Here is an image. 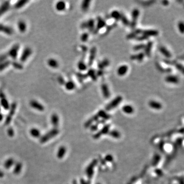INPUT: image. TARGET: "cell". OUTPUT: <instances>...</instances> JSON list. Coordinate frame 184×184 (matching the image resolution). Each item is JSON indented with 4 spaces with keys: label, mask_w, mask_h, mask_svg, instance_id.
Returning <instances> with one entry per match:
<instances>
[{
    "label": "cell",
    "mask_w": 184,
    "mask_h": 184,
    "mask_svg": "<svg viewBox=\"0 0 184 184\" xmlns=\"http://www.w3.org/2000/svg\"><path fill=\"white\" fill-rule=\"evenodd\" d=\"M65 3L63 1H59L58 2L55 6L56 9L58 11H62L65 9Z\"/></svg>",
    "instance_id": "24"
},
{
    "label": "cell",
    "mask_w": 184,
    "mask_h": 184,
    "mask_svg": "<svg viewBox=\"0 0 184 184\" xmlns=\"http://www.w3.org/2000/svg\"><path fill=\"white\" fill-rule=\"evenodd\" d=\"M19 49H20L19 45H18V44L14 45L13 47H12V48L8 51V52L7 53L8 56H10L13 60L16 59V57H17L18 54Z\"/></svg>",
    "instance_id": "2"
},
{
    "label": "cell",
    "mask_w": 184,
    "mask_h": 184,
    "mask_svg": "<svg viewBox=\"0 0 184 184\" xmlns=\"http://www.w3.org/2000/svg\"><path fill=\"white\" fill-rule=\"evenodd\" d=\"M142 34L149 38V36H156L159 34V32L156 30H142Z\"/></svg>",
    "instance_id": "10"
},
{
    "label": "cell",
    "mask_w": 184,
    "mask_h": 184,
    "mask_svg": "<svg viewBox=\"0 0 184 184\" xmlns=\"http://www.w3.org/2000/svg\"><path fill=\"white\" fill-rule=\"evenodd\" d=\"M78 68L80 71H85L87 69V66L83 61H80L78 63Z\"/></svg>",
    "instance_id": "39"
},
{
    "label": "cell",
    "mask_w": 184,
    "mask_h": 184,
    "mask_svg": "<svg viewBox=\"0 0 184 184\" xmlns=\"http://www.w3.org/2000/svg\"><path fill=\"white\" fill-rule=\"evenodd\" d=\"M47 63L49 66L52 68H57L59 65L58 61L53 58H50L48 59Z\"/></svg>",
    "instance_id": "20"
},
{
    "label": "cell",
    "mask_w": 184,
    "mask_h": 184,
    "mask_svg": "<svg viewBox=\"0 0 184 184\" xmlns=\"http://www.w3.org/2000/svg\"><path fill=\"white\" fill-rule=\"evenodd\" d=\"M3 175H4L3 172L2 171L0 170V177H2L3 176Z\"/></svg>",
    "instance_id": "58"
},
{
    "label": "cell",
    "mask_w": 184,
    "mask_h": 184,
    "mask_svg": "<svg viewBox=\"0 0 184 184\" xmlns=\"http://www.w3.org/2000/svg\"><path fill=\"white\" fill-rule=\"evenodd\" d=\"M81 28H82L83 29H84L86 28H87V22H83V23L81 24Z\"/></svg>",
    "instance_id": "52"
},
{
    "label": "cell",
    "mask_w": 184,
    "mask_h": 184,
    "mask_svg": "<svg viewBox=\"0 0 184 184\" xmlns=\"http://www.w3.org/2000/svg\"><path fill=\"white\" fill-rule=\"evenodd\" d=\"M88 39H89V34L87 32L83 33V34L81 35V38H80L81 41L83 42H87Z\"/></svg>",
    "instance_id": "44"
},
{
    "label": "cell",
    "mask_w": 184,
    "mask_h": 184,
    "mask_svg": "<svg viewBox=\"0 0 184 184\" xmlns=\"http://www.w3.org/2000/svg\"><path fill=\"white\" fill-rule=\"evenodd\" d=\"M30 105L31 107L39 111L43 112L45 110V107L44 105L41 103H40L39 102L37 101L36 100H31L30 102Z\"/></svg>",
    "instance_id": "6"
},
{
    "label": "cell",
    "mask_w": 184,
    "mask_h": 184,
    "mask_svg": "<svg viewBox=\"0 0 184 184\" xmlns=\"http://www.w3.org/2000/svg\"><path fill=\"white\" fill-rule=\"evenodd\" d=\"M18 26L19 31L22 32L24 33L26 31L27 29V25L26 23L23 21H20L19 22L18 24Z\"/></svg>",
    "instance_id": "25"
},
{
    "label": "cell",
    "mask_w": 184,
    "mask_h": 184,
    "mask_svg": "<svg viewBox=\"0 0 184 184\" xmlns=\"http://www.w3.org/2000/svg\"><path fill=\"white\" fill-rule=\"evenodd\" d=\"M162 4H163V5H165V6L168 5V4H169V2L167 1H164L162 2Z\"/></svg>",
    "instance_id": "55"
},
{
    "label": "cell",
    "mask_w": 184,
    "mask_h": 184,
    "mask_svg": "<svg viewBox=\"0 0 184 184\" xmlns=\"http://www.w3.org/2000/svg\"><path fill=\"white\" fill-rule=\"evenodd\" d=\"M14 160L12 158H9L5 162L4 166L6 169H8L11 168V167L14 165Z\"/></svg>",
    "instance_id": "29"
},
{
    "label": "cell",
    "mask_w": 184,
    "mask_h": 184,
    "mask_svg": "<svg viewBox=\"0 0 184 184\" xmlns=\"http://www.w3.org/2000/svg\"><path fill=\"white\" fill-rule=\"evenodd\" d=\"M0 32H3L7 35H11L13 34V30L9 26L0 24Z\"/></svg>",
    "instance_id": "8"
},
{
    "label": "cell",
    "mask_w": 184,
    "mask_h": 184,
    "mask_svg": "<svg viewBox=\"0 0 184 184\" xmlns=\"http://www.w3.org/2000/svg\"><path fill=\"white\" fill-rule=\"evenodd\" d=\"M87 28L90 31H93L94 30L95 27V21L93 19H90L88 22H87Z\"/></svg>",
    "instance_id": "33"
},
{
    "label": "cell",
    "mask_w": 184,
    "mask_h": 184,
    "mask_svg": "<svg viewBox=\"0 0 184 184\" xmlns=\"http://www.w3.org/2000/svg\"><path fill=\"white\" fill-rule=\"evenodd\" d=\"M153 45V43L152 42H148L145 47V54L148 57H150V55H151Z\"/></svg>",
    "instance_id": "14"
},
{
    "label": "cell",
    "mask_w": 184,
    "mask_h": 184,
    "mask_svg": "<svg viewBox=\"0 0 184 184\" xmlns=\"http://www.w3.org/2000/svg\"><path fill=\"white\" fill-rule=\"evenodd\" d=\"M12 64L13 65V66H14V67L15 68V69H19V70H21L23 69V65L22 64L18 62H15V61H13L12 63Z\"/></svg>",
    "instance_id": "43"
},
{
    "label": "cell",
    "mask_w": 184,
    "mask_h": 184,
    "mask_svg": "<svg viewBox=\"0 0 184 184\" xmlns=\"http://www.w3.org/2000/svg\"><path fill=\"white\" fill-rule=\"evenodd\" d=\"M140 15V11L137 8H135L132 11V21L130 24L131 28H135L137 25V20Z\"/></svg>",
    "instance_id": "3"
},
{
    "label": "cell",
    "mask_w": 184,
    "mask_h": 184,
    "mask_svg": "<svg viewBox=\"0 0 184 184\" xmlns=\"http://www.w3.org/2000/svg\"><path fill=\"white\" fill-rule=\"evenodd\" d=\"M149 38H148L147 36H145L144 35H142L141 36H137L136 38V39L138 40V41H144V40H147Z\"/></svg>",
    "instance_id": "48"
},
{
    "label": "cell",
    "mask_w": 184,
    "mask_h": 184,
    "mask_svg": "<svg viewBox=\"0 0 184 184\" xmlns=\"http://www.w3.org/2000/svg\"><path fill=\"white\" fill-rule=\"evenodd\" d=\"M8 55L7 54H3L0 56V62H2L6 60L7 58L8 57Z\"/></svg>",
    "instance_id": "47"
},
{
    "label": "cell",
    "mask_w": 184,
    "mask_h": 184,
    "mask_svg": "<svg viewBox=\"0 0 184 184\" xmlns=\"http://www.w3.org/2000/svg\"><path fill=\"white\" fill-rule=\"evenodd\" d=\"M122 100V97L121 96H117L106 106V109L108 111L116 107L117 105L120 104Z\"/></svg>",
    "instance_id": "4"
},
{
    "label": "cell",
    "mask_w": 184,
    "mask_h": 184,
    "mask_svg": "<svg viewBox=\"0 0 184 184\" xmlns=\"http://www.w3.org/2000/svg\"><path fill=\"white\" fill-rule=\"evenodd\" d=\"M15 108H16V105H15V103H14V104H13V105L11 106V111H10V114H9L10 115L8 116L7 117V120H6V122H9L10 121V120L11 119L10 118H11V117L13 116V114L14 113V111L15 109Z\"/></svg>",
    "instance_id": "40"
},
{
    "label": "cell",
    "mask_w": 184,
    "mask_h": 184,
    "mask_svg": "<svg viewBox=\"0 0 184 184\" xmlns=\"http://www.w3.org/2000/svg\"><path fill=\"white\" fill-rule=\"evenodd\" d=\"M32 51L31 48L29 47L26 48L22 54V55L20 58V60L21 62H25L28 58L30 56V55L32 54Z\"/></svg>",
    "instance_id": "5"
},
{
    "label": "cell",
    "mask_w": 184,
    "mask_h": 184,
    "mask_svg": "<svg viewBox=\"0 0 184 184\" xmlns=\"http://www.w3.org/2000/svg\"><path fill=\"white\" fill-rule=\"evenodd\" d=\"M111 17L116 20V21H119L120 20L121 18V13L117 10H114L112 12L111 14Z\"/></svg>",
    "instance_id": "32"
},
{
    "label": "cell",
    "mask_w": 184,
    "mask_h": 184,
    "mask_svg": "<svg viewBox=\"0 0 184 184\" xmlns=\"http://www.w3.org/2000/svg\"><path fill=\"white\" fill-rule=\"evenodd\" d=\"M103 71L102 70H99L97 72V75L99 76H101L103 74Z\"/></svg>",
    "instance_id": "54"
},
{
    "label": "cell",
    "mask_w": 184,
    "mask_h": 184,
    "mask_svg": "<svg viewBox=\"0 0 184 184\" xmlns=\"http://www.w3.org/2000/svg\"><path fill=\"white\" fill-rule=\"evenodd\" d=\"M30 133L31 136L34 138H38L41 137V131L36 128H31L30 130Z\"/></svg>",
    "instance_id": "17"
},
{
    "label": "cell",
    "mask_w": 184,
    "mask_h": 184,
    "mask_svg": "<svg viewBox=\"0 0 184 184\" xmlns=\"http://www.w3.org/2000/svg\"><path fill=\"white\" fill-rule=\"evenodd\" d=\"M22 168H23V165L21 163L18 162L16 163L14 166V168L13 169L14 174L16 175L19 174L22 171Z\"/></svg>",
    "instance_id": "19"
},
{
    "label": "cell",
    "mask_w": 184,
    "mask_h": 184,
    "mask_svg": "<svg viewBox=\"0 0 184 184\" xmlns=\"http://www.w3.org/2000/svg\"><path fill=\"white\" fill-rule=\"evenodd\" d=\"M7 133H8V135L9 137H12L14 136V132L13 129L11 128H9L7 130Z\"/></svg>",
    "instance_id": "45"
},
{
    "label": "cell",
    "mask_w": 184,
    "mask_h": 184,
    "mask_svg": "<svg viewBox=\"0 0 184 184\" xmlns=\"http://www.w3.org/2000/svg\"><path fill=\"white\" fill-rule=\"evenodd\" d=\"M3 118H4V116L2 113H0V122H1L3 120Z\"/></svg>",
    "instance_id": "56"
},
{
    "label": "cell",
    "mask_w": 184,
    "mask_h": 184,
    "mask_svg": "<svg viewBox=\"0 0 184 184\" xmlns=\"http://www.w3.org/2000/svg\"><path fill=\"white\" fill-rule=\"evenodd\" d=\"M120 20L122 22V23L126 26H128L130 25V23L129 21H128V20L127 19V18L126 17V16L123 14V13H121V18H120Z\"/></svg>",
    "instance_id": "38"
},
{
    "label": "cell",
    "mask_w": 184,
    "mask_h": 184,
    "mask_svg": "<svg viewBox=\"0 0 184 184\" xmlns=\"http://www.w3.org/2000/svg\"><path fill=\"white\" fill-rule=\"evenodd\" d=\"M99 115H100V116H101V117H104V118H108V115H107V114H106L104 111H100L99 112Z\"/></svg>",
    "instance_id": "46"
},
{
    "label": "cell",
    "mask_w": 184,
    "mask_h": 184,
    "mask_svg": "<svg viewBox=\"0 0 184 184\" xmlns=\"http://www.w3.org/2000/svg\"><path fill=\"white\" fill-rule=\"evenodd\" d=\"M65 88L68 91H71L75 89V83L72 81H68L65 83Z\"/></svg>",
    "instance_id": "31"
},
{
    "label": "cell",
    "mask_w": 184,
    "mask_h": 184,
    "mask_svg": "<svg viewBox=\"0 0 184 184\" xmlns=\"http://www.w3.org/2000/svg\"><path fill=\"white\" fill-rule=\"evenodd\" d=\"M109 64V61L107 59H104L102 61L99 62L98 64V67L99 68V69L100 70H102L106 67V66H107Z\"/></svg>",
    "instance_id": "28"
},
{
    "label": "cell",
    "mask_w": 184,
    "mask_h": 184,
    "mask_svg": "<svg viewBox=\"0 0 184 184\" xmlns=\"http://www.w3.org/2000/svg\"><path fill=\"white\" fill-rule=\"evenodd\" d=\"M176 68L179 70H180V71H182V70L183 69V66H182V65H181V64H177L176 65Z\"/></svg>",
    "instance_id": "53"
},
{
    "label": "cell",
    "mask_w": 184,
    "mask_h": 184,
    "mask_svg": "<svg viewBox=\"0 0 184 184\" xmlns=\"http://www.w3.org/2000/svg\"><path fill=\"white\" fill-rule=\"evenodd\" d=\"M28 2H29V1H26V0H22V1H19L15 4L14 7L16 9H20V8L23 7V6H24Z\"/></svg>",
    "instance_id": "35"
},
{
    "label": "cell",
    "mask_w": 184,
    "mask_h": 184,
    "mask_svg": "<svg viewBox=\"0 0 184 184\" xmlns=\"http://www.w3.org/2000/svg\"><path fill=\"white\" fill-rule=\"evenodd\" d=\"M1 105L6 110H8L10 108V105L8 103V100L6 99L5 97H3L1 99Z\"/></svg>",
    "instance_id": "26"
},
{
    "label": "cell",
    "mask_w": 184,
    "mask_h": 184,
    "mask_svg": "<svg viewBox=\"0 0 184 184\" xmlns=\"http://www.w3.org/2000/svg\"><path fill=\"white\" fill-rule=\"evenodd\" d=\"M117 26V24L116 23H115V24H113L112 25H111V26H108L107 27V32H109V31H110L112 29H113L114 27H115L116 26Z\"/></svg>",
    "instance_id": "51"
},
{
    "label": "cell",
    "mask_w": 184,
    "mask_h": 184,
    "mask_svg": "<svg viewBox=\"0 0 184 184\" xmlns=\"http://www.w3.org/2000/svg\"><path fill=\"white\" fill-rule=\"evenodd\" d=\"M177 28L179 32L181 34H184V22L180 21L177 24Z\"/></svg>",
    "instance_id": "41"
},
{
    "label": "cell",
    "mask_w": 184,
    "mask_h": 184,
    "mask_svg": "<svg viewBox=\"0 0 184 184\" xmlns=\"http://www.w3.org/2000/svg\"><path fill=\"white\" fill-rule=\"evenodd\" d=\"M145 47V44H140L137 45L133 47V50H134V51H139V50H142V49H144Z\"/></svg>",
    "instance_id": "42"
},
{
    "label": "cell",
    "mask_w": 184,
    "mask_h": 184,
    "mask_svg": "<svg viewBox=\"0 0 184 184\" xmlns=\"http://www.w3.org/2000/svg\"><path fill=\"white\" fill-rule=\"evenodd\" d=\"M149 105L150 106V107L156 109H160L162 107V105L160 103L154 101V100H151V101H150L149 102Z\"/></svg>",
    "instance_id": "18"
},
{
    "label": "cell",
    "mask_w": 184,
    "mask_h": 184,
    "mask_svg": "<svg viewBox=\"0 0 184 184\" xmlns=\"http://www.w3.org/2000/svg\"><path fill=\"white\" fill-rule=\"evenodd\" d=\"M81 48H82V49H83V50H84V51H86L87 50V47L86 46H82V47H81Z\"/></svg>",
    "instance_id": "57"
},
{
    "label": "cell",
    "mask_w": 184,
    "mask_h": 184,
    "mask_svg": "<svg viewBox=\"0 0 184 184\" xmlns=\"http://www.w3.org/2000/svg\"><path fill=\"white\" fill-rule=\"evenodd\" d=\"M91 3V1L90 0H85V1H83L81 5V8L82 11H87L89 9V8L90 7V4Z\"/></svg>",
    "instance_id": "27"
},
{
    "label": "cell",
    "mask_w": 184,
    "mask_h": 184,
    "mask_svg": "<svg viewBox=\"0 0 184 184\" xmlns=\"http://www.w3.org/2000/svg\"><path fill=\"white\" fill-rule=\"evenodd\" d=\"M87 75L88 76L92 78V79L94 81H96L97 79L95 71L93 69H90L89 70V71H88V73H87Z\"/></svg>",
    "instance_id": "36"
},
{
    "label": "cell",
    "mask_w": 184,
    "mask_h": 184,
    "mask_svg": "<svg viewBox=\"0 0 184 184\" xmlns=\"http://www.w3.org/2000/svg\"><path fill=\"white\" fill-rule=\"evenodd\" d=\"M165 81L170 83H173V84H176L179 82V79L177 76L174 75H168L166 77Z\"/></svg>",
    "instance_id": "12"
},
{
    "label": "cell",
    "mask_w": 184,
    "mask_h": 184,
    "mask_svg": "<svg viewBox=\"0 0 184 184\" xmlns=\"http://www.w3.org/2000/svg\"><path fill=\"white\" fill-rule=\"evenodd\" d=\"M101 91L103 96L105 98L107 99L109 97L110 92L106 84H105V83H103V84L101 85Z\"/></svg>",
    "instance_id": "15"
},
{
    "label": "cell",
    "mask_w": 184,
    "mask_h": 184,
    "mask_svg": "<svg viewBox=\"0 0 184 184\" xmlns=\"http://www.w3.org/2000/svg\"><path fill=\"white\" fill-rule=\"evenodd\" d=\"M96 52H97V49L95 47H93L91 49L90 56H89V61H88V65L89 66L92 65V64L93 63L94 60L95 59Z\"/></svg>",
    "instance_id": "7"
},
{
    "label": "cell",
    "mask_w": 184,
    "mask_h": 184,
    "mask_svg": "<svg viewBox=\"0 0 184 184\" xmlns=\"http://www.w3.org/2000/svg\"><path fill=\"white\" fill-rule=\"evenodd\" d=\"M10 8V3L8 1L4 2L0 6V17L5 13Z\"/></svg>",
    "instance_id": "11"
},
{
    "label": "cell",
    "mask_w": 184,
    "mask_h": 184,
    "mask_svg": "<svg viewBox=\"0 0 184 184\" xmlns=\"http://www.w3.org/2000/svg\"><path fill=\"white\" fill-rule=\"evenodd\" d=\"M142 31V30L140 29H136L135 31H133V32H132L130 33H129V34H128L126 36V39L128 40L133 39L135 38L136 39V38L138 36V35L140 33H141Z\"/></svg>",
    "instance_id": "13"
},
{
    "label": "cell",
    "mask_w": 184,
    "mask_h": 184,
    "mask_svg": "<svg viewBox=\"0 0 184 184\" xmlns=\"http://www.w3.org/2000/svg\"><path fill=\"white\" fill-rule=\"evenodd\" d=\"M182 74H184V68H183V69L182 70Z\"/></svg>",
    "instance_id": "59"
},
{
    "label": "cell",
    "mask_w": 184,
    "mask_h": 184,
    "mask_svg": "<svg viewBox=\"0 0 184 184\" xmlns=\"http://www.w3.org/2000/svg\"><path fill=\"white\" fill-rule=\"evenodd\" d=\"M122 109L124 112L127 114H132L133 112V108L129 105H126L123 106Z\"/></svg>",
    "instance_id": "37"
},
{
    "label": "cell",
    "mask_w": 184,
    "mask_h": 184,
    "mask_svg": "<svg viewBox=\"0 0 184 184\" xmlns=\"http://www.w3.org/2000/svg\"><path fill=\"white\" fill-rule=\"evenodd\" d=\"M65 153H66V149L65 148V147L64 146L60 147L59 148L57 154V158L59 159L62 158L64 157Z\"/></svg>",
    "instance_id": "30"
},
{
    "label": "cell",
    "mask_w": 184,
    "mask_h": 184,
    "mask_svg": "<svg viewBox=\"0 0 184 184\" xmlns=\"http://www.w3.org/2000/svg\"><path fill=\"white\" fill-rule=\"evenodd\" d=\"M58 82L60 83V85H64V84H65V83L63 78L61 76H59L58 77Z\"/></svg>",
    "instance_id": "50"
},
{
    "label": "cell",
    "mask_w": 184,
    "mask_h": 184,
    "mask_svg": "<svg viewBox=\"0 0 184 184\" xmlns=\"http://www.w3.org/2000/svg\"><path fill=\"white\" fill-rule=\"evenodd\" d=\"M105 25H106L105 22L101 18H100L99 16V17L97 18V24L96 26V29H94V32L96 34L99 30L104 27Z\"/></svg>",
    "instance_id": "9"
},
{
    "label": "cell",
    "mask_w": 184,
    "mask_h": 184,
    "mask_svg": "<svg viewBox=\"0 0 184 184\" xmlns=\"http://www.w3.org/2000/svg\"><path fill=\"white\" fill-rule=\"evenodd\" d=\"M76 75L77 76V77L79 78H81V79H85L87 78V77H88V75L86 74H81L80 73H78L76 74Z\"/></svg>",
    "instance_id": "49"
},
{
    "label": "cell",
    "mask_w": 184,
    "mask_h": 184,
    "mask_svg": "<svg viewBox=\"0 0 184 184\" xmlns=\"http://www.w3.org/2000/svg\"><path fill=\"white\" fill-rule=\"evenodd\" d=\"M11 63V62L10 60H6L0 63V71H2L5 70Z\"/></svg>",
    "instance_id": "34"
},
{
    "label": "cell",
    "mask_w": 184,
    "mask_h": 184,
    "mask_svg": "<svg viewBox=\"0 0 184 184\" xmlns=\"http://www.w3.org/2000/svg\"><path fill=\"white\" fill-rule=\"evenodd\" d=\"M58 132V130L56 129H53L51 130H50L49 132H47L46 135L42 136L41 138L40 142L42 143H45L47 141H48L49 140L52 138L53 137H54Z\"/></svg>",
    "instance_id": "1"
},
{
    "label": "cell",
    "mask_w": 184,
    "mask_h": 184,
    "mask_svg": "<svg viewBox=\"0 0 184 184\" xmlns=\"http://www.w3.org/2000/svg\"><path fill=\"white\" fill-rule=\"evenodd\" d=\"M51 122L52 124L54 126L56 127L57 126H58L59 124V117L57 114H52L51 117Z\"/></svg>",
    "instance_id": "23"
},
{
    "label": "cell",
    "mask_w": 184,
    "mask_h": 184,
    "mask_svg": "<svg viewBox=\"0 0 184 184\" xmlns=\"http://www.w3.org/2000/svg\"><path fill=\"white\" fill-rule=\"evenodd\" d=\"M144 58V54L142 52H141L139 54L132 55L130 57V59L132 60H137L139 62H141Z\"/></svg>",
    "instance_id": "22"
},
{
    "label": "cell",
    "mask_w": 184,
    "mask_h": 184,
    "mask_svg": "<svg viewBox=\"0 0 184 184\" xmlns=\"http://www.w3.org/2000/svg\"><path fill=\"white\" fill-rule=\"evenodd\" d=\"M128 66L126 65H123L120 66V67L117 70V73H118V75L122 76H124L126 74V73L128 71Z\"/></svg>",
    "instance_id": "16"
},
{
    "label": "cell",
    "mask_w": 184,
    "mask_h": 184,
    "mask_svg": "<svg viewBox=\"0 0 184 184\" xmlns=\"http://www.w3.org/2000/svg\"><path fill=\"white\" fill-rule=\"evenodd\" d=\"M159 50H160V51L161 52V53L164 56H165L166 57H167V58H170L171 57V54L170 52L165 47L161 46L159 48Z\"/></svg>",
    "instance_id": "21"
}]
</instances>
